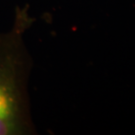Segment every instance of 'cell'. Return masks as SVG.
<instances>
[{"mask_svg": "<svg viewBox=\"0 0 135 135\" xmlns=\"http://www.w3.org/2000/svg\"><path fill=\"white\" fill-rule=\"evenodd\" d=\"M30 23L26 8H18L12 28L0 34V135L33 131L26 89L30 58L23 40Z\"/></svg>", "mask_w": 135, "mask_h": 135, "instance_id": "cell-1", "label": "cell"}]
</instances>
